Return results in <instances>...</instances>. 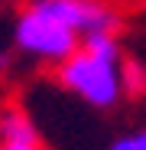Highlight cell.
Wrapping results in <instances>:
<instances>
[{"label": "cell", "mask_w": 146, "mask_h": 150, "mask_svg": "<svg viewBox=\"0 0 146 150\" xmlns=\"http://www.w3.org/2000/svg\"><path fill=\"white\" fill-rule=\"evenodd\" d=\"M55 69H59V85L94 111H114L127 95L124 59H104L78 46Z\"/></svg>", "instance_id": "cell-1"}, {"label": "cell", "mask_w": 146, "mask_h": 150, "mask_svg": "<svg viewBox=\"0 0 146 150\" xmlns=\"http://www.w3.org/2000/svg\"><path fill=\"white\" fill-rule=\"evenodd\" d=\"M81 49L104 56V59H120V36L117 30H91L81 36Z\"/></svg>", "instance_id": "cell-4"}, {"label": "cell", "mask_w": 146, "mask_h": 150, "mask_svg": "<svg viewBox=\"0 0 146 150\" xmlns=\"http://www.w3.org/2000/svg\"><path fill=\"white\" fill-rule=\"evenodd\" d=\"M0 150H45L36 124L26 111L20 108L0 111Z\"/></svg>", "instance_id": "cell-3"}, {"label": "cell", "mask_w": 146, "mask_h": 150, "mask_svg": "<svg viewBox=\"0 0 146 150\" xmlns=\"http://www.w3.org/2000/svg\"><path fill=\"white\" fill-rule=\"evenodd\" d=\"M91 4H104V0H91Z\"/></svg>", "instance_id": "cell-6"}, {"label": "cell", "mask_w": 146, "mask_h": 150, "mask_svg": "<svg viewBox=\"0 0 146 150\" xmlns=\"http://www.w3.org/2000/svg\"><path fill=\"white\" fill-rule=\"evenodd\" d=\"M13 46L36 62L59 65L81 46V36L65 26L45 0H29V7H23L13 20Z\"/></svg>", "instance_id": "cell-2"}, {"label": "cell", "mask_w": 146, "mask_h": 150, "mask_svg": "<svg viewBox=\"0 0 146 150\" xmlns=\"http://www.w3.org/2000/svg\"><path fill=\"white\" fill-rule=\"evenodd\" d=\"M104 150H146V124L127 131V134H117Z\"/></svg>", "instance_id": "cell-5"}]
</instances>
